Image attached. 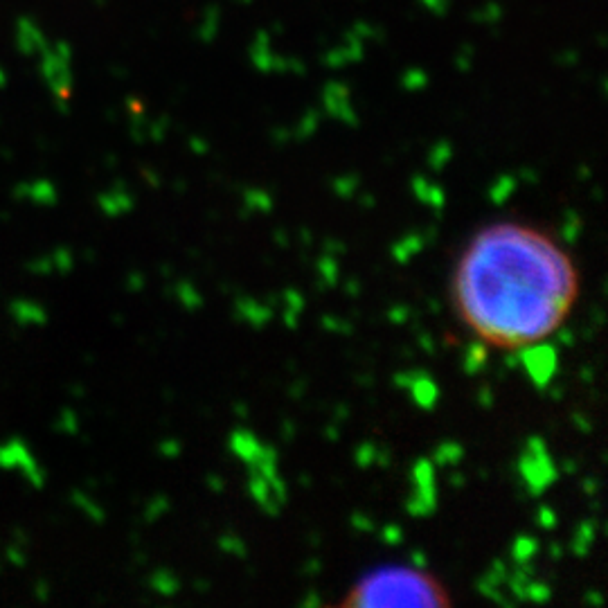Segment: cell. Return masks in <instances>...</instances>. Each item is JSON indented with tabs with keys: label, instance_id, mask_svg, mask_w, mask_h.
<instances>
[{
	"label": "cell",
	"instance_id": "obj_1",
	"mask_svg": "<svg viewBox=\"0 0 608 608\" xmlns=\"http://www.w3.org/2000/svg\"><path fill=\"white\" fill-rule=\"evenodd\" d=\"M453 293L460 316L480 341L525 347L563 325L577 300L579 275L548 235L498 223L471 241Z\"/></svg>",
	"mask_w": 608,
	"mask_h": 608
},
{
	"label": "cell",
	"instance_id": "obj_2",
	"mask_svg": "<svg viewBox=\"0 0 608 608\" xmlns=\"http://www.w3.org/2000/svg\"><path fill=\"white\" fill-rule=\"evenodd\" d=\"M343 606H451V597L424 568L388 566L365 575L343 599Z\"/></svg>",
	"mask_w": 608,
	"mask_h": 608
},
{
	"label": "cell",
	"instance_id": "obj_3",
	"mask_svg": "<svg viewBox=\"0 0 608 608\" xmlns=\"http://www.w3.org/2000/svg\"><path fill=\"white\" fill-rule=\"evenodd\" d=\"M518 469H521V476L532 494H541V491L548 489L554 478H557V469H554L541 437H530V442L525 446V453L521 455V460H518Z\"/></svg>",
	"mask_w": 608,
	"mask_h": 608
},
{
	"label": "cell",
	"instance_id": "obj_4",
	"mask_svg": "<svg viewBox=\"0 0 608 608\" xmlns=\"http://www.w3.org/2000/svg\"><path fill=\"white\" fill-rule=\"evenodd\" d=\"M374 37H377L374 25L368 21H359L354 28L345 32L343 41L323 57L325 66L327 68H345L350 64H356V61L363 59L365 48H368L370 41H374Z\"/></svg>",
	"mask_w": 608,
	"mask_h": 608
},
{
	"label": "cell",
	"instance_id": "obj_5",
	"mask_svg": "<svg viewBox=\"0 0 608 608\" xmlns=\"http://www.w3.org/2000/svg\"><path fill=\"white\" fill-rule=\"evenodd\" d=\"M248 57L253 61V66L262 73H304V64L295 57H284L280 52H275L271 34L266 30L257 32L253 43L248 48Z\"/></svg>",
	"mask_w": 608,
	"mask_h": 608
},
{
	"label": "cell",
	"instance_id": "obj_6",
	"mask_svg": "<svg viewBox=\"0 0 608 608\" xmlns=\"http://www.w3.org/2000/svg\"><path fill=\"white\" fill-rule=\"evenodd\" d=\"M521 363L525 365V370H527V374H530V379L534 381V386L543 390L554 377V372H557V363H559L557 347L541 343V341H539V345L536 343L525 345L523 354H521Z\"/></svg>",
	"mask_w": 608,
	"mask_h": 608
},
{
	"label": "cell",
	"instance_id": "obj_7",
	"mask_svg": "<svg viewBox=\"0 0 608 608\" xmlns=\"http://www.w3.org/2000/svg\"><path fill=\"white\" fill-rule=\"evenodd\" d=\"M323 106H325V113L332 115L334 120L350 124V127L359 124V115H356L354 106H352L350 88H347L345 84L329 82L323 91Z\"/></svg>",
	"mask_w": 608,
	"mask_h": 608
},
{
	"label": "cell",
	"instance_id": "obj_8",
	"mask_svg": "<svg viewBox=\"0 0 608 608\" xmlns=\"http://www.w3.org/2000/svg\"><path fill=\"white\" fill-rule=\"evenodd\" d=\"M413 192L417 194L419 201H424L426 205H431V208H435L437 212L444 210V203H446V194L440 185H435L428 181V178L424 176H415L413 178Z\"/></svg>",
	"mask_w": 608,
	"mask_h": 608
},
{
	"label": "cell",
	"instance_id": "obj_9",
	"mask_svg": "<svg viewBox=\"0 0 608 608\" xmlns=\"http://www.w3.org/2000/svg\"><path fill=\"white\" fill-rule=\"evenodd\" d=\"M410 392H413V397L417 401V406H422L424 410H431L437 401V395H440V390H437L435 381L431 377H426L424 372H419L415 381L410 383Z\"/></svg>",
	"mask_w": 608,
	"mask_h": 608
},
{
	"label": "cell",
	"instance_id": "obj_10",
	"mask_svg": "<svg viewBox=\"0 0 608 608\" xmlns=\"http://www.w3.org/2000/svg\"><path fill=\"white\" fill-rule=\"evenodd\" d=\"M435 503H437L435 487H417L415 494L408 498L406 509L413 516H428V514H433Z\"/></svg>",
	"mask_w": 608,
	"mask_h": 608
},
{
	"label": "cell",
	"instance_id": "obj_11",
	"mask_svg": "<svg viewBox=\"0 0 608 608\" xmlns=\"http://www.w3.org/2000/svg\"><path fill=\"white\" fill-rule=\"evenodd\" d=\"M237 316L241 320H246V323H250V325L262 327V325L268 323V318H271V309H268L266 304L255 302V300H239L237 302Z\"/></svg>",
	"mask_w": 608,
	"mask_h": 608
},
{
	"label": "cell",
	"instance_id": "obj_12",
	"mask_svg": "<svg viewBox=\"0 0 608 608\" xmlns=\"http://www.w3.org/2000/svg\"><path fill=\"white\" fill-rule=\"evenodd\" d=\"M259 446H262V444L257 442V437L250 431H235L230 437L232 453H235L237 458H241L244 462L253 460V455L259 451Z\"/></svg>",
	"mask_w": 608,
	"mask_h": 608
},
{
	"label": "cell",
	"instance_id": "obj_13",
	"mask_svg": "<svg viewBox=\"0 0 608 608\" xmlns=\"http://www.w3.org/2000/svg\"><path fill=\"white\" fill-rule=\"evenodd\" d=\"M424 248V237L419 232H410L404 239H399L395 246H392V257L397 259L399 264L410 262V257H415L419 250Z\"/></svg>",
	"mask_w": 608,
	"mask_h": 608
},
{
	"label": "cell",
	"instance_id": "obj_14",
	"mask_svg": "<svg viewBox=\"0 0 608 608\" xmlns=\"http://www.w3.org/2000/svg\"><path fill=\"white\" fill-rule=\"evenodd\" d=\"M219 30H221V12H219V7H210V10L201 16L196 37H199L203 43H212L214 39H217Z\"/></svg>",
	"mask_w": 608,
	"mask_h": 608
},
{
	"label": "cell",
	"instance_id": "obj_15",
	"mask_svg": "<svg viewBox=\"0 0 608 608\" xmlns=\"http://www.w3.org/2000/svg\"><path fill=\"white\" fill-rule=\"evenodd\" d=\"M487 363V347L482 345V341H476L469 345L467 354H464V372L467 374H478Z\"/></svg>",
	"mask_w": 608,
	"mask_h": 608
},
{
	"label": "cell",
	"instance_id": "obj_16",
	"mask_svg": "<svg viewBox=\"0 0 608 608\" xmlns=\"http://www.w3.org/2000/svg\"><path fill=\"white\" fill-rule=\"evenodd\" d=\"M595 539V523L593 521H584L577 527V536L575 541H572V552L577 554V557H584V554L590 550V543Z\"/></svg>",
	"mask_w": 608,
	"mask_h": 608
},
{
	"label": "cell",
	"instance_id": "obj_17",
	"mask_svg": "<svg viewBox=\"0 0 608 608\" xmlns=\"http://www.w3.org/2000/svg\"><path fill=\"white\" fill-rule=\"evenodd\" d=\"M516 185H518V181L514 176H498L496 183L491 185V190H489L491 201L498 203V205L505 203L509 199V194H514Z\"/></svg>",
	"mask_w": 608,
	"mask_h": 608
},
{
	"label": "cell",
	"instance_id": "obj_18",
	"mask_svg": "<svg viewBox=\"0 0 608 608\" xmlns=\"http://www.w3.org/2000/svg\"><path fill=\"white\" fill-rule=\"evenodd\" d=\"M536 550H539V543L534 539H530V536H518L512 545V557L516 563H527L534 557Z\"/></svg>",
	"mask_w": 608,
	"mask_h": 608
},
{
	"label": "cell",
	"instance_id": "obj_19",
	"mask_svg": "<svg viewBox=\"0 0 608 608\" xmlns=\"http://www.w3.org/2000/svg\"><path fill=\"white\" fill-rule=\"evenodd\" d=\"M451 156H453L451 145L446 140H442V142H437L431 151H428V165H431L435 172H440V169H444L446 163H449Z\"/></svg>",
	"mask_w": 608,
	"mask_h": 608
},
{
	"label": "cell",
	"instance_id": "obj_20",
	"mask_svg": "<svg viewBox=\"0 0 608 608\" xmlns=\"http://www.w3.org/2000/svg\"><path fill=\"white\" fill-rule=\"evenodd\" d=\"M462 458H464V449L455 442H446L435 451V462L442 464V467H446V464H458Z\"/></svg>",
	"mask_w": 608,
	"mask_h": 608
},
{
	"label": "cell",
	"instance_id": "obj_21",
	"mask_svg": "<svg viewBox=\"0 0 608 608\" xmlns=\"http://www.w3.org/2000/svg\"><path fill=\"white\" fill-rule=\"evenodd\" d=\"M401 84H404L406 91H422L428 86V75L422 68H408L404 77H401Z\"/></svg>",
	"mask_w": 608,
	"mask_h": 608
},
{
	"label": "cell",
	"instance_id": "obj_22",
	"mask_svg": "<svg viewBox=\"0 0 608 608\" xmlns=\"http://www.w3.org/2000/svg\"><path fill=\"white\" fill-rule=\"evenodd\" d=\"M318 273H320V280H323L327 286H332V284H336V280H338V266H336V259H332V257H323L318 262Z\"/></svg>",
	"mask_w": 608,
	"mask_h": 608
},
{
	"label": "cell",
	"instance_id": "obj_23",
	"mask_svg": "<svg viewBox=\"0 0 608 608\" xmlns=\"http://www.w3.org/2000/svg\"><path fill=\"white\" fill-rule=\"evenodd\" d=\"M500 19H503V7H500L498 3H487L485 7H480V10L476 12V21H478V23L494 25V23H498Z\"/></svg>",
	"mask_w": 608,
	"mask_h": 608
},
{
	"label": "cell",
	"instance_id": "obj_24",
	"mask_svg": "<svg viewBox=\"0 0 608 608\" xmlns=\"http://www.w3.org/2000/svg\"><path fill=\"white\" fill-rule=\"evenodd\" d=\"M318 122H320L318 111H316V109H309L307 113H304V118L300 120L298 138H309V136H314L316 129H318Z\"/></svg>",
	"mask_w": 608,
	"mask_h": 608
},
{
	"label": "cell",
	"instance_id": "obj_25",
	"mask_svg": "<svg viewBox=\"0 0 608 608\" xmlns=\"http://www.w3.org/2000/svg\"><path fill=\"white\" fill-rule=\"evenodd\" d=\"M246 203L250 210H259V212L271 210V196H268L266 192H259V190L246 192Z\"/></svg>",
	"mask_w": 608,
	"mask_h": 608
},
{
	"label": "cell",
	"instance_id": "obj_26",
	"mask_svg": "<svg viewBox=\"0 0 608 608\" xmlns=\"http://www.w3.org/2000/svg\"><path fill=\"white\" fill-rule=\"evenodd\" d=\"M579 230H581L579 214L577 212H568L566 214V223H563V239H566L568 244H572V241H577Z\"/></svg>",
	"mask_w": 608,
	"mask_h": 608
},
{
	"label": "cell",
	"instance_id": "obj_27",
	"mask_svg": "<svg viewBox=\"0 0 608 608\" xmlns=\"http://www.w3.org/2000/svg\"><path fill=\"white\" fill-rule=\"evenodd\" d=\"M550 595H552V590L545 584H541V581H534V579L530 581V586H527V590H525V597L532 599V602H548Z\"/></svg>",
	"mask_w": 608,
	"mask_h": 608
},
{
	"label": "cell",
	"instance_id": "obj_28",
	"mask_svg": "<svg viewBox=\"0 0 608 608\" xmlns=\"http://www.w3.org/2000/svg\"><path fill=\"white\" fill-rule=\"evenodd\" d=\"M356 187H359V178H356V176H341L334 181V192L345 196V199H347V196L356 194Z\"/></svg>",
	"mask_w": 608,
	"mask_h": 608
},
{
	"label": "cell",
	"instance_id": "obj_29",
	"mask_svg": "<svg viewBox=\"0 0 608 608\" xmlns=\"http://www.w3.org/2000/svg\"><path fill=\"white\" fill-rule=\"evenodd\" d=\"M178 295H181V300L185 302L187 309H199L201 307V295H199V291L194 289L192 284H181V289H178Z\"/></svg>",
	"mask_w": 608,
	"mask_h": 608
},
{
	"label": "cell",
	"instance_id": "obj_30",
	"mask_svg": "<svg viewBox=\"0 0 608 608\" xmlns=\"http://www.w3.org/2000/svg\"><path fill=\"white\" fill-rule=\"evenodd\" d=\"M377 462V446L363 444L359 451H356V464L359 467H370V464Z\"/></svg>",
	"mask_w": 608,
	"mask_h": 608
},
{
	"label": "cell",
	"instance_id": "obj_31",
	"mask_svg": "<svg viewBox=\"0 0 608 608\" xmlns=\"http://www.w3.org/2000/svg\"><path fill=\"white\" fill-rule=\"evenodd\" d=\"M221 548L228 550L230 554H237V557H244L246 554V548H244V543L239 541V536H223Z\"/></svg>",
	"mask_w": 608,
	"mask_h": 608
},
{
	"label": "cell",
	"instance_id": "obj_32",
	"mask_svg": "<svg viewBox=\"0 0 608 608\" xmlns=\"http://www.w3.org/2000/svg\"><path fill=\"white\" fill-rule=\"evenodd\" d=\"M381 536H383V541H386V543L397 545V543H401V539H404V532H401L399 525H386V527H383Z\"/></svg>",
	"mask_w": 608,
	"mask_h": 608
},
{
	"label": "cell",
	"instance_id": "obj_33",
	"mask_svg": "<svg viewBox=\"0 0 608 608\" xmlns=\"http://www.w3.org/2000/svg\"><path fill=\"white\" fill-rule=\"evenodd\" d=\"M536 516H539V525L543 527V530H552V527L557 525V514H554L550 507H541Z\"/></svg>",
	"mask_w": 608,
	"mask_h": 608
},
{
	"label": "cell",
	"instance_id": "obj_34",
	"mask_svg": "<svg viewBox=\"0 0 608 608\" xmlns=\"http://www.w3.org/2000/svg\"><path fill=\"white\" fill-rule=\"evenodd\" d=\"M422 5L428 12H433L437 16H444L446 10H449V0H422Z\"/></svg>",
	"mask_w": 608,
	"mask_h": 608
},
{
	"label": "cell",
	"instance_id": "obj_35",
	"mask_svg": "<svg viewBox=\"0 0 608 608\" xmlns=\"http://www.w3.org/2000/svg\"><path fill=\"white\" fill-rule=\"evenodd\" d=\"M388 316H390L392 323H406L408 316H410V311L406 307H395V309H390Z\"/></svg>",
	"mask_w": 608,
	"mask_h": 608
},
{
	"label": "cell",
	"instance_id": "obj_36",
	"mask_svg": "<svg viewBox=\"0 0 608 608\" xmlns=\"http://www.w3.org/2000/svg\"><path fill=\"white\" fill-rule=\"evenodd\" d=\"M354 525L361 527V530H372V527H374L370 518L368 516H361V514L354 516Z\"/></svg>",
	"mask_w": 608,
	"mask_h": 608
},
{
	"label": "cell",
	"instance_id": "obj_37",
	"mask_svg": "<svg viewBox=\"0 0 608 608\" xmlns=\"http://www.w3.org/2000/svg\"><path fill=\"white\" fill-rule=\"evenodd\" d=\"M413 561H415V566H417V568H426V557H424V554L419 552V550L413 552Z\"/></svg>",
	"mask_w": 608,
	"mask_h": 608
},
{
	"label": "cell",
	"instance_id": "obj_38",
	"mask_svg": "<svg viewBox=\"0 0 608 608\" xmlns=\"http://www.w3.org/2000/svg\"><path fill=\"white\" fill-rule=\"evenodd\" d=\"M550 552H552V557H561V548H559V545H552Z\"/></svg>",
	"mask_w": 608,
	"mask_h": 608
},
{
	"label": "cell",
	"instance_id": "obj_39",
	"mask_svg": "<svg viewBox=\"0 0 608 608\" xmlns=\"http://www.w3.org/2000/svg\"><path fill=\"white\" fill-rule=\"evenodd\" d=\"M451 480H453L455 487H462V476H453Z\"/></svg>",
	"mask_w": 608,
	"mask_h": 608
},
{
	"label": "cell",
	"instance_id": "obj_40",
	"mask_svg": "<svg viewBox=\"0 0 608 608\" xmlns=\"http://www.w3.org/2000/svg\"><path fill=\"white\" fill-rule=\"evenodd\" d=\"M239 3H248V0H239Z\"/></svg>",
	"mask_w": 608,
	"mask_h": 608
}]
</instances>
